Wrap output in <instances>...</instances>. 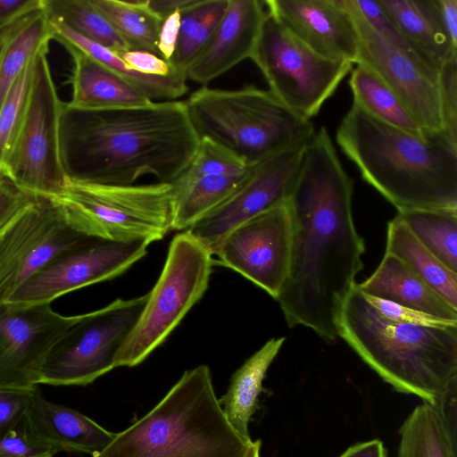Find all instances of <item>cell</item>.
Here are the masks:
<instances>
[{
    "label": "cell",
    "instance_id": "obj_1",
    "mask_svg": "<svg viewBox=\"0 0 457 457\" xmlns=\"http://www.w3.org/2000/svg\"><path fill=\"white\" fill-rule=\"evenodd\" d=\"M353 181L325 127L307 144L287 198L288 272L277 301L289 328L303 326L337 340L343 303L363 269L365 243L353 215Z\"/></svg>",
    "mask_w": 457,
    "mask_h": 457
},
{
    "label": "cell",
    "instance_id": "obj_2",
    "mask_svg": "<svg viewBox=\"0 0 457 457\" xmlns=\"http://www.w3.org/2000/svg\"><path fill=\"white\" fill-rule=\"evenodd\" d=\"M185 101L79 110L63 104L60 149L69 180L128 186L145 175L175 182L199 145Z\"/></svg>",
    "mask_w": 457,
    "mask_h": 457
},
{
    "label": "cell",
    "instance_id": "obj_3",
    "mask_svg": "<svg viewBox=\"0 0 457 457\" xmlns=\"http://www.w3.org/2000/svg\"><path fill=\"white\" fill-rule=\"evenodd\" d=\"M336 139L362 179L398 212L457 210V149L442 138L390 126L353 102Z\"/></svg>",
    "mask_w": 457,
    "mask_h": 457
},
{
    "label": "cell",
    "instance_id": "obj_4",
    "mask_svg": "<svg viewBox=\"0 0 457 457\" xmlns=\"http://www.w3.org/2000/svg\"><path fill=\"white\" fill-rule=\"evenodd\" d=\"M338 336L399 393L436 404L457 392V327L388 320L376 312L356 283L341 308Z\"/></svg>",
    "mask_w": 457,
    "mask_h": 457
},
{
    "label": "cell",
    "instance_id": "obj_5",
    "mask_svg": "<svg viewBox=\"0 0 457 457\" xmlns=\"http://www.w3.org/2000/svg\"><path fill=\"white\" fill-rule=\"evenodd\" d=\"M252 441L228 421L211 370L201 364L186 370L152 410L93 457H240Z\"/></svg>",
    "mask_w": 457,
    "mask_h": 457
},
{
    "label": "cell",
    "instance_id": "obj_6",
    "mask_svg": "<svg viewBox=\"0 0 457 457\" xmlns=\"http://www.w3.org/2000/svg\"><path fill=\"white\" fill-rule=\"evenodd\" d=\"M185 104L200 138L220 145L249 166L308 142L316 132L311 120L295 113L270 90L254 86H204Z\"/></svg>",
    "mask_w": 457,
    "mask_h": 457
},
{
    "label": "cell",
    "instance_id": "obj_7",
    "mask_svg": "<svg viewBox=\"0 0 457 457\" xmlns=\"http://www.w3.org/2000/svg\"><path fill=\"white\" fill-rule=\"evenodd\" d=\"M65 224L85 236L119 242L162 239L171 229L172 185H102L68 179L52 198Z\"/></svg>",
    "mask_w": 457,
    "mask_h": 457
},
{
    "label": "cell",
    "instance_id": "obj_8",
    "mask_svg": "<svg viewBox=\"0 0 457 457\" xmlns=\"http://www.w3.org/2000/svg\"><path fill=\"white\" fill-rule=\"evenodd\" d=\"M212 254L187 230L170 242L162 270L114 359V368L140 364L177 328L206 291Z\"/></svg>",
    "mask_w": 457,
    "mask_h": 457
},
{
    "label": "cell",
    "instance_id": "obj_9",
    "mask_svg": "<svg viewBox=\"0 0 457 457\" xmlns=\"http://www.w3.org/2000/svg\"><path fill=\"white\" fill-rule=\"evenodd\" d=\"M47 54L36 57L26 113L3 177L31 196L52 199L65 191L68 179L60 149L64 102L58 96Z\"/></svg>",
    "mask_w": 457,
    "mask_h": 457
},
{
    "label": "cell",
    "instance_id": "obj_10",
    "mask_svg": "<svg viewBox=\"0 0 457 457\" xmlns=\"http://www.w3.org/2000/svg\"><path fill=\"white\" fill-rule=\"evenodd\" d=\"M250 59L270 91L298 115L311 120L353 70L321 56L293 36L267 11Z\"/></svg>",
    "mask_w": 457,
    "mask_h": 457
},
{
    "label": "cell",
    "instance_id": "obj_11",
    "mask_svg": "<svg viewBox=\"0 0 457 457\" xmlns=\"http://www.w3.org/2000/svg\"><path fill=\"white\" fill-rule=\"evenodd\" d=\"M146 299L147 294L116 299L99 310L81 314L49 353L38 385L87 386L114 369L115 356Z\"/></svg>",
    "mask_w": 457,
    "mask_h": 457
},
{
    "label": "cell",
    "instance_id": "obj_12",
    "mask_svg": "<svg viewBox=\"0 0 457 457\" xmlns=\"http://www.w3.org/2000/svg\"><path fill=\"white\" fill-rule=\"evenodd\" d=\"M342 3L358 32L356 64L373 71L399 97L428 137L444 140L439 71L415 54L396 47L382 37L361 17L352 0H342Z\"/></svg>",
    "mask_w": 457,
    "mask_h": 457
},
{
    "label": "cell",
    "instance_id": "obj_13",
    "mask_svg": "<svg viewBox=\"0 0 457 457\" xmlns=\"http://www.w3.org/2000/svg\"><path fill=\"white\" fill-rule=\"evenodd\" d=\"M148 245L91 237L29 277L4 303L14 307L51 304L70 292L120 275L145 255Z\"/></svg>",
    "mask_w": 457,
    "mask_h": 457
},
{
    "label": "cell",
    "instance_id": "obj_14",
    "mask_svg": "<svg viewBox=\"0 0 457 457\" xmlns=\"http://www.w3.org/2000/svg\"><path fill=\"white\" fill-rule=\"evenodd\" d=\"M309 141L252 165L235 192L187 231L213 254L234 228L287 201Z\"/></svg>",
    "mask_w": 457,
    "mask_h": 457
},
{
    "label": "cell",
    "instance_id": "obj_15",
    "mask_svg": "<svg viewBox=\"0 0 457 457\" xmlns=\"http://www.w3.org/2000/svg\"><path fill=\"white\" fill-rule=\"evenodd\" d=\"M291 234L287 200L234 228L213 254L277 299L288 272Z\"/></svg>",
    "mask_w": 457,
    "mask_h": 457
},
{
    "label": "cell",
    "instance_id": "obj_16",
    "mask_svg": "<svg viewBox=\"0 0 457 457\" xmlns=\"http://www.w3.org/2000/svg\"><path fill=\"white\" fill-rule=\"evenodd\" d=\"M80 315H62L51 304H1L0 387L27 389L38 386L49 353Z\"/></svg>",
    "mask_w": 457,
    "mask_h": 457
},
{
    "label": "cell",
    "instance_id": "obj_17",
    "mask_svg": "<svg viewBox=\"0 0 457 457\" xmlns=\"http://www.w3.org/2000/svg\"><path fill=\"white\" fill-rule=\"evenodd\" d=\"M267 11L321 56L356 64L358 32L342 0H265Z\"/></svg>",
    "mask_w": 457,
    "mask_h": 457
},
{
    "label": "cell",
    "instance_id": "obj_18",
    "mask_svg": "<svg viewBox=\"0 0 457 457\" xmlns=\"http://www.w3.org/2000/svg\"><path fill=\"white\" fill-rule=\"evenodd\" d=\"M266 14L264 1L228 0L210 40L187 70V79L204 87L250 58Z\"/></svg>",
    "mask_w": 457,
    "mask_h": 457
},
{
    "label": "cell",
    "instance_id": "obj_19",
    "mask_svg": "<svg viewBox=\"0 0 457 457\" xmlns=\"http://www.w3.org/2000/svg\"><path fill=\"white\" fill-rule=\"evenodd\" d=\"M26 422L35 436L58 453H86L93 457L116 435L85 414L46 399L38 386L30 391Z\"/></svg>",
    "mask_w": 457,
    "mask_h": 457
},
{
    "label": "cell",
    "instance_id": "obj_20",
    "mask_svg": "<svg viewBox=\"0 0 457 457\" xmlns=\"http://www.w3.org/2000/svg\"><path fill=\"white\" fill-rule=\"evenodd\" d=\"M73 60L71 98L67 106L103 110L145 105L151 101L135 86L104 64L70 45H62Z\"/></svg>",
    "mask_w": 457,
    "mask_h": 457
},
{
    "label": "cell",
    "instance_id": "obj_21",
    "mask_svg": "<svg viewBox=\"0 0 457 457\" xmlns=\"http://www.w3.org/2000/svg\"><path fill=\"white\" fill-rule=\"evenodd\" d=\"M62 222L52 200L36 197L0 228V305L12 294L14 277L25 255Z\"/></svg>",
    "mask_w": 457,
    "mask_h": 457
},
{
    "label": "cell",
    "instance_id": "obj_22",
    "mask_svg": "<svg viewBox=\"0 0 457 457\" xmlns=\"http://www.w3.org/2000/svg\"><path fill=\"white\" fill-rule=\"evenodd\" d=\"M397 29L428 66L439 71L457 57L440 21L435 0H378Z\"/></svg>",
    "mask_w": 457,
    "mask_h": 457
},
{
    "label": "cell",
    "instance_id": "obj_23",
    "mask_svg": "<svg viewBox=\"0 0 457 457\" xmlns=\"http://www.w3.org/2000/svg\"><path fill=\"white\" fill-rule=\"evenodd\" d=\"M396 457H456V393L422 402L402 424Z\"/></svg>",
    "mask_w": 457,
    "mask_h": 457
},
{
    "label": "cell",
    "instance_id": "obj_24",
    "mask_svg": "<svg viewBox=\"0 0 457 457\" xmlns=\"http://www.w3.org/2000/svg\"><path fill=\"white\" fill-rule=\"evenodd\" d=\"M357 286L366 295L391 301L445 320H457V310L392 253L385 252L376 270Z\"/></svg>",
    "mask_w": 457,
    "mask_h": 457
},
{
    "label": "cell",
    "instance_id": "obj_25",
    "mask_svg": "<svg viewBox=\"0 0 457 457\" xmlns=\"http://www.w3.org/2000/svg\"><path fill=\"white\" fill-rule=\"evenodd\" d=\"M286 338H271L234 372L227 392L218 399L229 424L245 441H252L249 423L258 408V397L270 364Z\"/></svg>",
    "mask_w": 457,
    "mask_h": 457
},
{
    "label": "cell",
    "instance_id": "obj_26",
    "mask_svg": "<svg viewBox=\"0 0 457 457\" xmlns=\"http://www.w3.org/2000/svg\"><path fill=\"white\" fill-rule=\"evenodd\" d=\"M54 31L43 7L0 34V108L10 90L41 53H48Z\"/></svg>",
    "mask_w": 457,
    "mask_h": 457
},
{
    "label": "cell",
    "instance_id": "obj_27",
    "mask_svg": "<svg viewBox=\"0 0 457 457\" xmlns=\"http://www.w3.org/2000/svg\"><path fill=\"white\" fill-rule=\"evenodd\" d=\"M50 23L54 31L53 40L58 41L61 45L72 46L104 64L135 86L151 101H173L187 93V86L185 74L177 71L168 76L141 73L130 69L112 50L84 37L61 22L50 21Z\"/></svg>",
    "mask_w": 457,
    "mask_h": 457
},
{
    "label": "cell",
    "instance_id": "obj_28",
    "mask_svg": "<svg viewBox=\"0 0 457 457\" xmlns=\"http://www.w3.org/2000/svg\"><path fill=\"white\" fill-rule=\"evenodd\" d=\"M250 169L243 174L181 175L171 184V229L187 230L221 204L240 186Z\"/></svg>",
    "mask_w": 457,
    "mask_h": 457
},
{
    "label": "cell",
    "instance_id": "obj_29",
    "mask_svg": "<svg viewBox=\"0 0 457 457\" xmlns=\"http://www.w3.org/2000/svg\"><path fill=\"white\" fill-rule=\"evenodd\" d=\"M386 252L400 259L457 310V272L447 268L426 248L397 216L387 224Z\"/></svg>",
    "mask_w": 457,
    "mask_h": 457
},
{
    "label": "cell",
    "instance_id": "obj_30",
    "mask_svg": "<svg viewBox=\"0 0 457 457\" xmlns=\"http://www.w3.org/2000/svg\"><path fill=\"white\" fill-rule=\"evenodd\" d=\"M353 102L377 120L415 136L428 138L399 97L370 69L356 64L350 72Z\"/></svg>",
    "mask_w": 457,
    "mask_h": 457
},
{
    "label": "cell",
    "instance_id": "obj_31",
    "mask_svg": "<svg viewBox=\"0 0 457 457\" xmlns=\"http://www.w3.org/2000/svg\"><path fill=\"white\" fill-rule=\"evenodd\" d=\"M128 45L129 50L158 51L162 20L149 7V0H90ZM162 58V57H161Z\"/></svg>",
    "mask_w": 457,
    "mask_h": 457
},
{
    "label": "cell",
    "instance_id": "obj_32",
    "mask_svg": "<svg viewBox=\"0 0 457 457\" xmlns=\"http://www.w3.org/2000/svg\"><path fill=\"white\" fill-rule=\"evenodd\" d=\"M228 0H192L180 11V26L175 52L169 61L173 71L187 70L210 40L222 19Z\"/></svg>",
    "mask_w": 457,
    "mask_h": 457
},
{
    "label": "cell",
    "instance_id": "obj_33",
    "mask_svg": "<svg viewBox=\"0 0 457 457\" xmlns=\"http://www.w3.org/2000/svg\"><path fill=\"white\" fill-rule=\"evenodd\" d=\"M396 216L439 261L457 272V210L414 209Z\"/></svg>",
    "mask_w": 457,
    "mask_h": 457
},
{
    "label": "cell",
    "instance_id": "obj_34",
    "mask_svg": "<svg viewBox=\"0 0 457 457\" xmlns=\"http://www.w3.org/2000/svg\"><path fill=\"white\" fill-rule=\"evenodd\" d=\"M43 10L50 21H58L103 46L120 54L128 45L90 0H43Z\"/></svg>",
    "mask_w": 457,
    "mask_h": 457
},
{
    "label": "cell",
    "instance_id": "obj_35",
    "mask_svg": "<svg viewBox=\"0 0 457 457\" xmlns=\"http://www.w3.org/2000/svg\"><path fill=\"white\" fill-rule=\"evenodd\" d=\"M90 238L73 230L63 220L25 255L14 277L12 293L29 277L83 245Z\"/></svg>",
    "mask_w": 457,
    "mask_h": 457
},
{
    "label": "cell",
    "instance_id": "obj_36",
    "mask_svg": "<svg viewBox=\"0 0 457 457\" xmlns=\"http://www.w3.org/2000/svg\"><path fill=\"white\" fill-rule=\"evenodd\" d=\"M35 60L17 79L0 108V176L2 177L26 113Z\"/></svg>",
    "mask_w": 457,
    "mask_h": 457
},
{
    "label": "cell",
    "instance_id": "obj_37",
    "mask_svg": "<svg viewBox=\"0 0 457 457\" xmlns=\"http://www.w3.org/2000/svg\"><path fill=\"white\" fill-rule=\"evenodd\" d=\"M251 166L220 145L200 138L197 151L186 171V177H197L208 174H243Z\"/></svg>",
    "mask_w": 457,
    "mask_h": 457
},
{
    "label": "cell",
    "instance_id": "obj_38",
    "mask_svg": "<svg viewBox=\"0 0 457 457\" xmlns=\"http://www.w3.org/2000/svg\"><path fill=\"white\" fill-rule=\"evenodd\" d=\"M58 452L29 430L25 419L0 436V457H54Z\"/></svg>",
    "mask_w": 457,
    "mask_h": 457
},
{
    "label": "cell",
    "instance_id": "obj_39",
    "mask_svg": "<svg viewBox=\"0 0 457 457\" xmlns=\"http://www.w3.org/2000/svg\"><path fill=\"white\" fill-rule=\"evenodd\" d=\"M444 140L457 149V57L439 71Z\"/></svg>",
    "mask_w": 457,
    "mask_h": 457
},
{
    "label": "cell",
    "instance_id": "obj_40",
    "mask_svg": "<svg viewBox=\"0 0 457 457\" xmlns=\"http://www.w3.org/2000/svg\"><path fill=\"white\" fill-rule=\"evenodd\" d=\"M364 296L381 317L394 322L441 328L457 327V320H445L385 299Z\"/></svg>",
    "mask_w": 457,
    "mask_h": 457
},
{
    "label": "cell",
    "instance_id": "obj_41",
    "mask_svg": "<svg viewBox=\"0 0 457 457\" xmlns=\"http://www.w3.org/2000/svg\"><path fill=\"white\" fill-rule=\"evenodd\" d=\"M352 2L366 22L382 37L395 46L418 55L380 5L378 0H352Z\"/></svg>",
    "mask_w": 457,
    "mask_h": 457
},
{
    "label": "cell",
    "instance_id": "obj_42",
    "mask_svg": "<svg viewBox=\"0 0 457 457\" xmlns=\"http://www.w3.org/2000/svg\"><path fill=\"white\" fill-rule=\"evenodd\" d=\"M31 389L0 387V436L25 419Z\"/></svg>",
    "mask_w": 457,
    "mask_h": 457
},
{
    "label": "cell",
    "instance_id": "obj_43",
    "mask_svg": "<svg viewBox=\"0 0 457 457\" xmlns=\"http://www.w3.org/2000/svg\"><path fill=\"white\" fill-rule=\"evenodd\" d=\"M35 198L18 189L6 178L0 176V228L30 204Z\"/></svg>",
    "mask_w": 457,
    "mask_h": 457
},
{
    "label": "cell",
    "instance_id": "obj_44",
    "mask_svg": "<svg viewBox=\"0 0 457 457\" xmlns=\"http://www.w3.org/2000/svg\"><path fill=\"white\" fill-rule=\"evenodd\" d=\"M117 54L130 69L144 74L168 76L175 71L169 62L150 52L127 50Z\"/></svg>",
    "mask_w": 457,
    "mask_h": 457
},
{
    "label": "cell",
    "instance_id": "obj_45",
    "mask_svg": "<svg viewBox=\"0 0 457 457\" xmlns=\"http://www.w3.org/2000/svg\"><path fill=\"white\" fill-rule=\"evenodd\" d=\"M42 7L43 0H0V33Z\"/></svg>",
    "mask_w": 457,
    "mask_h": 457
},
{
    "label": "cell",
    "instance_id": "obj_46",
    "mask_svg": "<svg viewBox=\"0 0 457 457\" xmlns=\"http://www.w3.org/2000/svg\"><path fill=\"white\" fill-rule=\"evenodd\" d=\"M180 26V11H177L165 18L162 23L158 51L162 59L169 62L176 49Z\"/></svg>",
    "mask_w": 457,
    "mask_h": 457
},
{
    "label": "cell",
    "instance_id": "obj_47",
    "mask_svg": "<svg viewBox=\"0 0 457 457\" xmlns=\"http://www.w3.org/2000/svg\"><path fill=\"white\" fill-rule=\"evenodd\" d=\"M435 4L444 29L457 47V0H435Z\"/></svg>",
    "mask_w": 457,
    "mask_h": 457
},
{
    "label": "cell",
    "instance_id": "obj_48",
    "mask_svg": "<svg viewBox=\"0 0 457 457\" xmlns=\"http://www.w3.org/2000/svg\"><path fill=\"white\" fill-rule=\"evenodd\" d=\"M338 457H386V450L380 440L371 439L351 445Z\"/></svg>",
    "mask_w": 457,
    "mask_h": 457
},
{
    "label": "cell",
    "instance_id": "obj_49",
    "mask_svg": "<svg viewBox=\"0 0 457 457\" xmlns=\"http://www.w3.org/2000/svg\"><path fill=\"white\" fill-rule=\"evenodd\" d=\"M192 0H149V7L162 21L177 11L187 7Z\"/></svg>",
    "mask_w": 457,
    "mask_h": 457
},
{
    "label": "cell",
    "instance_id": "obj_50",
    "mask_svg": "<svg viewBox=\"0 0 457 457\" xmlns=\"http://www.w3.org/2000/svg\"><path fill=\"white\" fill-rule=\"evenodd\" d=\"M261 447L260 439L253 440L240 457H261Z\"/></svg>",
    "mask_w": 457,
    "mask_h": 457
},
{
    "label": "cell",
    "instance_id": "obj_51",
    "mask_svg": "<svg viewBox=\"0 0 457 457\" xmlns=\"http://www.w3.org/2000/svg\"><path fill=\"white\" fill-rule=\"evenodd\" d=\"M0 46H1V38H0Z\"/></svg>",
    "mask_w": 457,
    "mask_h": 457
}]
</instances>
